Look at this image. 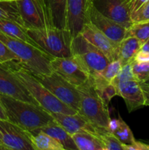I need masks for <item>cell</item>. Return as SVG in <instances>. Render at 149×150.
I'll list each match as a JSON object with an SVG mask.
<instances>
[{"label": "cell", "instance_id": "f546056e", "mask_svg": "<svg viewBox=\"0 0 149 150\" xmlns=\"http://www.w3.org/2000/svg\"><path fill=\"white\" fill-rule=\"evenodd\" d=\"M122 67V64L119 59L114 60L110 62L109 64L106 66L103 71L100 73L108 81L110 82L115 78L118 74L119 71Z\"/></svg>", "mask_w": 149, "mask_h": 150}, {"label": "cell", "instance_id": "f1b7e54d", "mask_svg": "<svg viewBox=\"0 0 149 150\" xmlns=\"http://www.w3.org/2000/svg\"><path fill=\"white\" fill-rule=\"evenodd\" d=\"M131 67L133 74L138 81H143L149 77V62H137L132 61Z\"/></svg>", "mask_w": 149, "mask_h": 150}, {"label": "cell", "instance_id": "ee69618b", "mask_svg": "<svg viewBox=\"0 0 149 150\" xmlns=\"http://www.w3.org/2000/svg\"><path fill=\"white\" fill-rule=\"evenodd\" d=\"M146 43L149 44V39H148V41H147V42H146Z\"/></svg>", "mask_w": 149, "mask_h": 150}, {"label": "cell", "instance_id": "d4e9b609", "mask_svg": "<svg viewBox=\"0 0 149 150\" xmlns=\"http://www.w3.org/2000/svg\"><path fill=\"white\" fill-rule=\"evenodd\" d=\"M30 133L37 150H66L58 141L39 129L30 131Z\"/></svg>", "mask_w": 149, "mask_h": 150}, {"label": "cell", "instance_id": "1f68e13d", "mask_svg": "<svg viewBox=\"0 0 149 150\" xmlns=\"http://www.w3.org/2000/svg\"><path fill=\"white\" fill-rule=\"evenodd\" d=\"M131 19L133 23L149 21V0L131 15Z\"/></svg>", "mask_w": 149, "mask_h": 150}, {"label": "cell", "instance_id": "74e56055", "mask_svg": "<svg viewBox=\"0 0 149 150\" xmlns=\"http://www.w3.org/2000/svg\"><path fill=\"white\" fill-rule=\"evenodd\" d=\"M0 120H8V119H7V114H6L5 110H4V107H3L2 104H1V101H0Z\"/></svg>", "mask_w": 149, "mask_h": 150}, {"label": "cell", "instance_id": "b9f144b4", "mask_svg": "<svg viewBox=\"0 0 149 150\" xmlns=\"http://www.w3.org/2000/svg\"><path fill=\"white\" fill-rule=\"evenodd\" d=\"M1 1H16V0H0Z\"/></svg>", "mask_w": 149, "mask_h": 150}, {"label": "cell", "instance_id": "f6af8a7d", "mask_svg": "<svg viewBox=\"0 0 149 150\" xmlns=\"http://www.w3.org/2000/svg\"><path fill=\"white\" fill-rule=\"evenodd\" d=\"M0 144H1V140H0Z\"/></svg>", "mask_w": 149, "mask_h": 150}, {"label": "cell", "instance_id": "4dcf8cb0", "mask_svg": "<svg viewBox=\"0 0 149 150\" xmlns=\"http://www.w3.org/2000/svg\"><path fill=\"white\" fill-rule=\"evenodd\" d=\"M136 79L134 77V74L132 72V67H131V62L126 64L122 66L121 70L119 71L118 74L115 76V79L111 81V83L116 86L118 83L121 82L126 81L129 80H133ZM137 80V79H136Z\"/></svg>", "mask_w": 149, "mask_h": 150}, {"label": "cell", "instance_id": "d590c367", "mask_svg": "<svg viewBox=\"0 0 149 150\" xmlns=\"http://www.w3.org/2000/svg\"><path fill=\"white\" fill-rule=\"evenodd\" d=\"M133 61L137 62H149V52L145 51L143 50H140L134 57Z\"/></svg>", "mask_w": 149, "mask_h": 150}, {"label": "cell", "instance_id": "5bb4252c", "mask_svg": "<svg viewBox=\"0 0 149 150\" xmlns=\"http://www.w3.org/2000/svg\"><path fill=\"white\" fill-rule=\"evenodd\" d=\"M93 6L104 16L129 29L133 24L129 8L127 2L121 0H92Z\"/></svg>", "mask_w": 149, "mask_h": 150}, {"label": "cell", "instance_id": "9c48e42d", "mask_svg": "<svg viewBox=\"0 0 149 150\" xmlns=\"http://www.w3.org/2000/svg\"><path fill=\"white\" fill-rule=\"evenodd\" d=\"M0 140L12 150H37L30 132L9 120H0Z\"/></svg>", "mask_w": 149, "mask_h": 150}, {"label": "cell", "instance_id": "60d3db41", "mask_svg": "<svg viewBox=\"0 0 149 150\" xmlns=\"http://www.w3.org/2000/svg\"><path fill=\"white\" fill-rule=\"evenodd\" d=\"M0 150H12V149H10V148L6 146L5 145H4L3 144H0Z\"/></svg>", "mask_w": 149, "mask_h": 150}, {"label": "cell", "instance_id": "7c38bea8", "mask_svg": "<svg viewBox=\"0 0 149 150\" xmlns=\"http://www.w3.org/2000/svg\"><path fill=\"white\" fill-rule=\"evenodd\" d=\"M92 0H67V29L74 38L89 23V12Z\"/></svg>", "mask_w": 149, "mask_h": 150}, {"label": "cell", "instance_id": "ac0fdd59", "mask_svg": "<svg viewBox=\"0 0 149 150\" xmlns=\"http://www.w3.org/2000/svg\"><path fill=\"white\" fill-rule=\"evenodd\" d=\"M51 27L67 29V0H43Z\"/></svg>", "mask_w": 149, "mask_h": 150}, {"label": "cell", "instance_id": "d6986e66", "mask_svg": "<svg viewBox=\"0 0 149 150\" xmlns=\"http://www.w3.org/2000/svg\"><path fill=\"white\" fill-rule=\"evenodd\" d=\"M39 130L54 138L64 146L66 150H79L71 135L69 134L56 121L49 123Z\"/></svg>", "mask_w": 149, "mask_h": 150}, {"label": "cell", "instance_id": "484cf974", "mask_svg": "<svg viewBox=\"0 0 149 150\" xmlns=\"http://www.w3.org/2000/svg\"><path fill=\"white\" fill-rule=\"evenodd\" d=\"M134 37L144 44L149 39V21L134 23L127 29L126 37Z\"/></svg>", "mask_w": 149, "mask_h": 150}, {"label": "cell", "instance_id": "603a6c76", "mask_svg": "<svg viewBox=\"0 0 149 150\" xmlns=\"http://www.w3.org/2000/svg\"><path fill=\"white\" fill-rule=\"evenodd\" d=\"M95 89L104 102L108 103L113 97L118 95L117 89L112 83L108 81L100 73L89 76Z\"/></svg>", "mask_w": 149, "mask_h": 150}, {"label": "cell", "instance_id": "4fadbf2b", "mask_svg": "<svg viewBox=\"0 0 149 150\" xmlns=\"http://www.w3.org/2000/svg\"><path fill=\"white\" fill-rule=\"evenodd\" d=\"M80 35L96 48L100 50L110 62L118 59L119 43H117L108 38L91 23L89 22L85 24Z\"/></svg>", "mask_w": 149, "mask_h": 150}, {"label": "cell", "instance_id": "836d02e7", "mask_svg": "<svg viewBox=\"0 0 149 150\" xmlns=\"http://www.w3.org/2000/svg\"><path fill=\"white\" fill-rule=\"evenodd\" d=\"M122 146L124 150H149V144L137 141L130 144H122Z\"/></svg>", "mask_w": 149, "mask_h": 150}, {"label": "cell", "instance_id": "44dd1931", "mask_svg": "<svg viewBox=\"0 0 149 150\" xmlns=\"http://www.w3.org/2000/svg\"><path fill=\"white\" fill-rule=\"evenodd\" d=\"M108 132L122 144H130L136 141L131 129L120 117L117 119H110Z\"/></svg>", "mask_w": 149, "mask_h": 150}, {"label": "cell", "instance_id": "7a4b0ae2", "mask_svg": "<svg viewBox=\"0 0 149 150\" xmlns=\"http://www.w3.org/2000/svg\"><path fill=\"white\" fill-rule=\"evenodd\" d=\"M6 64L10 67L13 73L24 85L39 105L48 113L77 114V112L59 100L47 88L41 84L35 79L32 72L25 68L19 62H10Z\"/></svg>", "mask_w": 149, "mask_h": 150}, {"label": "cell", "instance_id": "6da1fadb", "mask_svg": "<svg viewBox=\"0 0 149 150\" xmlns=\"http://www.w3.org/2000/svg\"><path fill=\"white\" fill-rule=\"evenodd\" d=\"M0 101L9 121L27 131L40 129L55 121L51 114L39 105L20 100L1 93Z\"/></svg>", "mask_w": 149, "mask_h": 150}, {"label": "cell", "instance_id": "4316f807", "mask_svg": "<svg viewBox=\"0 0 149 150\" xmlns=\"http://www.w3.org/2000/svg\"><path fill=\"white\" fill-rule=\"evenodd\" d=\"M0 18L15 21L21 25L16 1H0Z\"/></svg>", "mask_w": 149, "mask_h": 150}, {"label": "cell", "instance_id": "277c9868", "mask_svg": "<svg viewBox=\"0 0 149 150\" xmlns=\"http://www.w3.org/2000/svg\"><path fill=\"white\" fill-rule=\"evenodd\" d=\"M34 44L53 58L72 57V37L67 29H26Z\"/></svg>", "mask_w": 149, "mask_h": 150}, {"label": "cell", "instance_id": "ab89813d", "mask_svg": "<svg viewBox=\"0 0 149 150\" xmlns=\"http://www.w3.org/2000/svg\"><path fill=\"white\" fill-rule=\"evenodd\" d=\"M140 83H141L142 84H144V85H145V86H148L149 87V77L147 78V79H146L145 80L143 81L140 82Z\"/></svg>", "mask_w": 149, "mask_h": 150}, {"label": "cell", "instance_id": "83f0119b", "mask_svg": "<svg viewBox=\"0 0 149 150\" xmlns=\"http://www.w3.org/2000/svg\"><path fill=\"white\" fill-rule=\"evenodd\" d=\"M97 136L109 150H124L121 142L107 130H98Z\"/></svg>", "mask_w": 149, "mask_h": 150}, {"label": "cell", "instance_id": "30bf717a", "mask_svg": "<svg viewBox=\"0 0 149 150\" xmlns=\"http://www.w3.org/2000/svg\"><path fill=\"white\" fill-rule=\"evenodd\" d=\"M0 93L39 105L6 63L0 62Z\"/></svg>", "mask_w": 149, "mask_h": 150}, {"label": "cell", "instance_id": "8fae6325", "mask_svg": "<svg viewBox=\"0 0 149 150\" xmlns=\"http://www.w3.org/2000/svg\"><path fill=\"white\" fill-rule=\"evenodd\" d=\"M51 66L53 71L58 73L76 87L81 86L89 79L88 73L83 70L72 57L53 58Z\"/></svg>", "mask_w": 149, "mask_h": 150}, {"label": "cell", "instance_id": "ffe728a7", "mask_svg": "<svg viewBox=\"0 0 149 150\" xmlns=\"http://www.w3.org/2000/svg\"><path fill=\"white\" fill-rule=\"evenodd\" d=\"M143 44L134 37H125L119 42L118 59L122 66L131 62L134 57L141 48Z\"/></svg>", "mask_w": 149, "mask_h": 150}, {"label": "cell", "instance_id": "e575fe53", "mask_svg": "<svg viewBox=\"0 0 149 150\" xmlns=\"http://www.w3.org/2000/svg\"><path fill=\"white\" fill-rule=\"evenodd\" d=\"M148 0H130L127 4L129 8L130 15H132L133 13H135L142 5L145 4Z\"/></svg>", "mask_w": 149, "mask_h": 150}, {"label": "cell", "instance_id": "e0dca14e", "mask_svg": "<svg viewBox=\"0 0 149 150\" xmlns=\"http://www.w3.org/2000/svg\"><path fill=\"white\" fill-rule=\"evenodd\" d=\"M50 114L53 117L54 120L71 136L81 131L89 132L97 136V129L79 113L74 114H64L60 113Z\"/></svg>", "mask_w": 149, "mask_h": 150}, {"label": "cell", "instance_id": "8992f818", "mask_svg": "<svg viewBox=\"0 0 149 150\" xmlns=\"http://www.w3.org/2000/svg\"><path fill=\"white\" fill-rule=\"evenodd\" d=\"M72 57L89 76L102 73L110 62L100 50L80 34L72 38Z\"/></svg>", "mask_w": 149, "mask_h": 150}, {"label": "cell", "instance_id": "7bdbcfd3", "mask_svg": "<svg viewBox=\"0 0 149 150\" xmlns=\"http://www.w3.org/2000/svg\"><path fill=\"white\" fill-rule=\"evenodd\" d=\"M121 1H124V2H127V3H128L129 1H130V0H121Z\"/></svg>", "mask_w": 149, "mask_h": 150}, {"label": "cell", "instance_id": "d6a6232c", "mask_svg": "<svg viewBox=\"0 0 149 150\" xmlns=\"http://www.w3.org/2000/svg\"><path fill=\"white\" fill-rule=\"evenodd\" d=\"M10 62H19V60L5 44L0 40V62L7 63Z\"/></svg>", "mask_w": 149, "mask_h": 150}, {"label": "cell", "instance_id": "ba28073f", "mask_svg": "<svg viewBox=\"0 0 149 150\" xmlns=\"http://www.w3.org/2000/svg\"><path fill=\"white\" fill-rule=\"evenodd\" d=\"M20 23L26 29L51 27L43 0H16Z\"/></svg>", "mask_w": 149, "mask_h": 150}, {"label": "cell", "instance_id": "7402d4cb", "mask_svg": "<svg viewBox=\"0 0 149 150\" xmlns=\"http://www.w3.org/2000/svg\"><path fill=\"white\" fill-rule=\"evenodd\" d=\"M79 150H103L105 148L102 141L97 136L86 131L72 136Z\"/></svg>", "mask_w": 149, "mask_h": 150}, {"label": "cell", "instance_id": "f35d334b", "mask_svg": "<svg viewBox=\"0 0 149 150\" xmlns=\"http://www.w3.org/2000/svg\"><path fill=\"white\" fill-rule=\"evenodd\" d=\"M140 50H143V51H148L149 52V44L145 42V43L142 45Z\"/></svg>", "mask_w": 149, "mask_h": 150}, {"label": "cell", "instance_id": "52a82bcc", "mask_svg": "<svg viewBox=\"0 0 149 150\" xmlns=\"http://www.w3.org/2000/svg\"><path fill=\"white\" fill-rule=\"evenodd\" d=\"M33 76L59 100L78 113L80 94L76 86L69 83L54 71L48 74H33Z\"/></svg>", "mask_w": 149, "mask_h": 150}, {"label": "cell", "instance_id": "8d00e7d4", "mask_svg": "<svg viewBox=\"0 0 149 150\" xmlns=\"http://www.w3.org/2000/svg\"><path fill=\"white\" fill-rule=\"evenodd\" d=\"M140 85H141L142 89H143V94H144L145 105L149 106V87L148 86H145V85L142 84L141 83H140Z\"/></svg>", "mask_w": 149, "mask_h": 150}, {"label": "cell", "instance_id": "2e32d148", "mask_svg": "<svg viewBox=\"0 0 149 150\" xmlns=\"http://www.w3.org/2000/svg\"><path fill=\"white\" fill-rule=\"evenodd\" d=\"M118 96L125 101L129 112L138 109L145 105V97L140 81L136 79L126 81L116 86Z\"/></svg>", "mask_w": 149, "mask_h": 150}, {"label": "cell", "instance_id": "5b68a950", "mask_svg": "<svg viewBox=\"0 0 149 150\" xmlns=\"http://www.w3.org/2000/svg\"><path fill=\"white\" fill-rule=\"evenodd\" d=\"M77 88L80 94L79 114L97 130L108 131L111 119L108 105L98 95L89 77L83 84Z\"/></svg>", "mask_w": 149, "mask_h": 150}, {"label": "cell", "instance_id": "3957f363", "mask_svg": "<svg viewBox=\"0 0 149 150\" xmlns=\"http://www.w3.org/2000/svg\"><path fill=\"white\" fill-rule=\"evenodd\" d=\"M0 40L18 57L19 62L33 74H48L53 71L52 57L38 46L0 32Z\"/></svg>", "mask_w": 149, "mask_h": 150}, {"label": "cell", "instance_id": "9a60e30c", "mask_svg": "<svg viewBox=\"0 0 149 150\" xmlns=\"http://www.w3.org/2000/svg\"><path fill=\"white\" fill-rule=\"evenodd\" d=\"M89 22L94 25L108 38L117 43H119L127 35V29L104 16L93 6V3L89 9Z\"/></svg>", "mask_w": 149, "mask_h": 150}, {"label": "cell", "instance_id": "cb8c5ba5", "mask_svg": "<svg viewBox=\"0 0 149 150\" xmlns=\"http://www.w3.org/2000/svg\"><path fill=\"white\" fill-rule=\"evenodd\" d=\"M0 32L8 36L18 38L32 45H36L26 33V28L15 21L0 18Z\"/></svg>", "mask_w": 149, "mask_h": 150}]
</instances>
